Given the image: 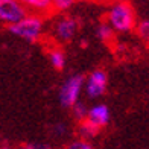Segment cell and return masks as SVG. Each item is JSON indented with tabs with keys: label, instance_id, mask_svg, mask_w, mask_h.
Segmentation results:
<instances>
[{
	"label": "cell",
	"instance_id": "obj_19",
	"mask_svg": "<svg viewBox=\"0 0 149 149\" xmlns=\"http://www.w3.org/2000/svg\"><path fill=\"white\" fill-rule=\"evenodd\" d=\"M0 149H11L9 146H0Z\"/></svg>",
	"mask_w": 149,
	"mask_h": 149
},
{
	"label": "cell",
	"instance_id": "obj_6",
	"mask_svg": "<svg viewBox=\"0 0 149 149\" xmlns=\"http://www.w3.org/2000/svg\"><path fill=\"white\" fill-rule=\"evenodd\" d=\"M87 94L90 97L102 96L107 90V73L104 70H94L87 79Z\"/></svg>",
	"mask_w": 149,
	"mask_h": 149
},
{
	"label": "cell",
	"instance_id": "obj_7",
	"mask_svg": "<svg viewBox=\"0 0 149 149\" xmlns=\"http://www.w3.org/2000/svg\"><path fill=\"white\" fill-rule=\"evenodd\" d=\"M85 119L91 122L93 125H96L97 128H102L110 122V110L107 105H94L88 110Z\"/></svg>",
	"mask_w": 149,
	"mask_h": 149
},
{
	"label": "cell",
	"instance_id": "obj_17",
	"mask_svg": "<svg viewBox=\"0 0 149 149\" xmlns=\"http://www.w3.org/2000/svg\"><path fill=\"white\" fill-rule=\"evenodd\" d=\"M55 131L58 132V135H61V134L65 132V126H64V125H56V126H55Z\"/></svg>",
	"mask_w": 149,
	"mask_h": 149
},
{
	"label": "cell",
	"instance_id": "obj_11",
	"mask_svg": "<svg viewBox=\"0 0 149 149\" xmlns=\"http://www.w3.org/2000/svg\"><path fill=\"white\" fill-rule=\"evenodd\" d=\"M97 37L99 40H102L105 43H111L114 40V31L111 29V26L108 23H100L97 26Z\"/></svg>",
	"mask_w": 149,
	"mask_h": 149
},
{
	"label": "cell",
	"instance_id": "obj_8",
	"mask_svg": "<svg viewBox=\"0 0 149 149\" xmlns=\"http://www.w3.org/2000/svg\"><path fill=\"white\" fill-rule=\"evenodd\" d=\"M31 14L46 15L52 12V0H18Z\"/></svg>",
	"mask_w": 149,
	"mask_h": 149
},
{
	"label": "cell",
	"instance_id": "obj_14",
	"mask_svg": "<svg viewBox=\"0 0 149 149\" xmlns=\"http://www.w3.org/2000/svg\"><path fill=\"white\" fill-rule=\"evenodd\" d=\"M72 108H73V116L76 117L79 122L84 120V119L87 117V113H88V110H87V107H85L82 102H76Z\"/></svg>",
	"mask_w": 149,
	"mask_h": 149
},
{
	"label": "cell",
	"instance_id": "obj_9",
	"mask_svg": "<svg viewBox=\"0 0 149 149\" xmlns=\"http://www.w3.org/2000/svg\"><path fill=\"white\" fill-rule=\"evenodd\" d=\"M78 131H79V135L82 137V140H87V139L94 137V135L100 131V128H97L96 125H93L91 122H88L87 119H84V120L79 122Z\"/></svg>",
	"mask_w": 149,
	"mask_h": 149
},
{
	"label": "cell",
	"instance_id": "obj_20",
	"mask_svg": "<svg viewBox=\"0 0 149 149\" xmlns=\"http://www.w3.org/2000/svg\"><path fill=\"white\" fill-rule=\"evenodd\" d=\"M114 2H117V0H114Z\"/></svg>",
	"mask_w": 149,
	"mask_h": 149
},
{
	"label": "cell",
	"instance_id": "obj_10",
	"mask_svg": "<svg viewBox=\"0 0 149 149\" xmlns=\"http://www.w3.org/2000/svg\"><path fill=\"white\" fill-rule=\"evenodd\" d=\"M49 59L50 64L55 67L56 70H63L65 65V53L59 49V47H55L49 52Z\"/></svg>",
	"mask_w": 149,
	"mask_h": 149
},
{
	"label": "cell",
	"instance_id": "obj_5",
	"mask_svg": "<svg viewBox=\"0 0 149 149\" xmlns=\"http://www.w3.org/2000/svg\"><path fill=\"white\" fill-rule=\"evenodd\" d=\"M79 29V23L76 18L73 17H59L55 24H53V38L58 43H67L72 38H74V35L78 33Z\"/></svg>",
	"mask_w": 149,
	"mask_h": 149
},
{
	"label": "cell",
	"instance_id": "obj_18",
	"mask_svg": "<svg viewBox=\"0 0 149 149\" xmlns=\"http://www.w3.org/2000/svg\"><path fill=\"white\" fill-rule=\"evenodd\" d=\"M15 149H33V146L32 145H22V146H18Z\"/></svg>",
	"mask_w": 149,
	"mask_h": 149
},
{
	"label": "cell",
	"instance_id": "obj_13",
	"mask_svg": "<svg viewBox=\"0 0 149 149\" xmlns=\"http://www.w3.org/2000/svg\"><path fill=\"white\" fill-rule=\"evenodd\" d=\"M73 3L74 0H52V11L63 12L65 9H69Z\"/></svg>",
	"mask_w": 149,
	"mask_h": 149
},
{
	"label": "cell",
	"instance_id": "obj_15",
	"mask_svg": "<svg viewBox=\"0 0 149 149\" xmlns=\"http://www.w3.org/2000/svg\"><path fill=\"white\" fill-rule=\"evenodd\" d=\"M65 149H94L91 146V143L88 140H82V139H78V140H73L67 145Z\"/></svg>",
	"mask_w": 149,
	"mask_h": 149
},
{
	"label": "cell",
	"instance_id": "obj_2",
	"mask_svg": "<svg viewBox=\"0 0 149 149\" xmlns=\"http://www.w3.org/2000/svg\"><path fill=\"white\" fill-rule=\"evenodd\" d=\"M9 31L14 35L26 40V41H37L41 38L43 31H44V22L41 15L37 14H29L18 23L9 26Z\"/></svg>",
	"mask_w": 149,
	"mask_h": 149
},
{
	"label": "cell",
	"instance_id": "obj_1",
	"mask_svg": "<svg viewBox=\"0 0 149 149\" xmlns=\"http://www.w3.org/2000/svg\"><path fill=\"white\" fill-rule=\"evenodd\" d=\"M107 23L114 32H130L135 28V14L126 0H117L111 5L107 15Z\"/></svg>",
	"mask_w": 149,
	"mask_h": 149
},
{
	"label": "cell",
	"instance_id": "obj_3",
	"mask_svg": "<svg viewBox=\"0 0 149 149\" xmlns=\"http://www.w3.org/2000/svg\"><path fill=\"white\" fill-rule=\"evenodd\" d=\"M29 11L18 0H0V22L12 26L23 20Z\"/></svg>",
	"mask_w": 149,
	"mask_h": 149
},
{
	"label": "cell",
	"instance_id": "obj_4",
	"mask_svg": "<svg viewBox=\"0 0 149 149\" xmlns=\"http://www.w3.org/2000/svg\"><path fill=\"white\" fill-rule=\"evenodd\" d=\"M84 87V78L76 74L72 76L63 84L59 90V100L64 107H73L76 102H79V94Z\"/></svg>",
	"mask_w": 149,
	"mask_h": 149
},
{
	"label": "cell",
	"instance_id": "obj_16",
	"mask_svg": "<svg viewBox=\"0 0 149 149\" xmlns=\"http://www.w3.org/2000/svg\"><path fill=\"white\" fill-rule=\"evenodd\" d=\"M33 149H50V146L47 143H38V145H32Z\"/></svg>",
	"mask_w": 149,
	"mask_h": 149
},
{
	"label": "cell",
	"instance_id": "obj_12",
	"mask_svg": "<svg viewBox=\"0 0 149 149\" xmlns=\"http://www.w3.org/2000/svg\"><path fill=\"white\" fill-rule=\"evenodd\" d=\"M135 31H137V35L143 40L146 44H149V20H145V22L139 23L135 26Z\"/></svg>",
	"mask_w": 149,
	"mask_h": 149
}]
</instances>
